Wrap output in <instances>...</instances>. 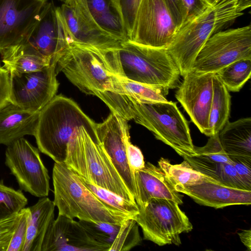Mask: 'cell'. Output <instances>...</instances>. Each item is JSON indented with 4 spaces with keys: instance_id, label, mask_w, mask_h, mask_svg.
Here are the masks:
<instances>
[{
    "instance_id": "9c48e42d",
    "label": "cell",
    "mask_w": 251,
    "mask_h": 251,
    "mask_svg": "<svg viewBox=\"0 0 251 251\" xmlns=\"http://www.w3.org/2000/svg\"><path fill=\"white\" fill-rule=\"evenodd\" d=\"M138 208L134 219L141 227L144 239L159 246H178L179 235L193 229L189 218L173 200L152 198Z\"/></svg>"
},
{
    "instance_id": "ac0fdd59",
    "label": "cell",
    "mask_w": 251,
    "mask_h": 251,
    "mask_svg": "<svg viewBox=\"0 0 251 251\" xmlns=\"http://www.w3.org/2000/svg\"><path fill=\"white\" fill-rule=\"evenodd\" d=\"M95 241L79 221L59 215L50 225L41 251H109Z\"/></svg>"
},
{
    "instance_id": "6da1fadb",
    "label": "cell",
    "mask_w": 251,
    "mask_h": 251,
    "mask_svg": "<svg viewBox=\"0 0 251 251\" xmlns=\"http://www.w3.org/2000/svg\"><path fill=\"white\" fill-rule=\"evenodd\" d=\"M96 96L107 105L111 112L127 121L134 120L182 157L193 151L194 146L188 122L176 102L142 103L111 91L100 92Z\"/></svg>"
},
{
    "instance_id": "ee69618b",
    "label": "cell",
    "mask_w": 251,
    "mask_h": 251,
    "mask_svg": "<svg viewBox=\"0 0 251 251\" xmlns=\"http://www.w3.org/2000/svg\"><path fill=\"white\" fill-rule=\"evenodd\" d=\"M241 241L247 248L249 251L251 249V229L243 230L241 232L238 233Z\"/></svg>"
},
{
    "instance_id": "e0dca14e",
    "label": "cell",
    "mask_w": 251,
    "mask_h": 251,
    "mask_svg": "<svg viewBox=\"0 0 251 251\" xmlns=\"http://www.w3.org/2000/svg\"><path fill=\"white\" fill-rule=\"evenodd\" d=\"M96 133L99 143L135 199L134 174L128 165L126 154V143L130 139L127 121L111 112L103 122L96 124Z\"/></svg>"
},
{
    "instance_id": "d590c367",
    "label": "cell",
    "mask_w": 251,
    "mask_h": 251,
    "mask_svg": "<svg viewBox=\"0 0 251 251\" xmlns=\"http://www.w3.org/2000/svg\"><path fill=\"white\" fill-rule=\"evenodd\" d=\"M29 212L28 207H24L19 212V221L7 251H23L26 238Z\"/></svg>"
},
{
    "instance_id": "8992f818",
    "label": "cell",
    "mask_w": 251,
    "mask_h": 251,
    "mask_svg": "<svg viewBox=\"0 0 251 251\" xmlns=\"http://www.w3.org/2000/svg\"><path fill=\"white\" fill-rule=\"evenodd\" d=\"M244 14L234 3L212 5L184 24L167 50L181 76L192 70L195 59L206 41Z\"/></svg>"
},
{
    "instance_id": "b9f144b4",
    "label": "cell",
    "mask_w": 251,
    "mask_h": 251,
    "mask_svg": "<svg viewBox=\"0 0 251 251\" xmlns=\"http://www.w3.org/2000/svg\"><path fill=\"white\" fill-rule=\"evenodd\" d=\"M210 3L213 6L234 3L239 10L243 12L251 7V0H211Z\"/></svg>"
},
{
    "instance_id": "4fadbf2b",
    "label": "cell",
    "mask_w": 251,
    "mask_h": 251,
    "mask_svg": "<svg viewBox=\"0 0 251 251\" xmlns=\"http://www.w3.org/2000/svg\"><path fill=\"white\" fill-rule=\"evenodd\" d=\"M48 0H0V53L24 41Z\"/></svg>"
},
{
    "instance_id": "d6986e66",
    "label": "cell",
    "mask_w": 251,
    "mask_h": 251,
    "mask_svg": "<svg viewBox=\"0 0 251 251\" xmlns=\"http://www.w3.org/2000/svg\"><path fill=\"white\" fill-rule=\"evenodd\" d=\"M60 9L69 33L70 42L104 50L118 48L125 42L103 30L92 17L84 16L78 10L65 3Z\"/></svg>"
},
{
    "instance_id": "9a60e30c",
    "label": "cell",
    "mask_w": 251,
    "mask_h": 251,
    "mask_svg": "<svg viewBox=\"0 0 251 251\" xmlns=\"http://www.w3.org/2000/svg\"><path fill=\"white\" fill-rule=\"evenodd\" d=\"M214 74L192 70L183 76L176 93V99L191 121L202 133L207 136Z\"/></svg>"
},
{
    "instance_id": "1f68e13d",
    "label": "cell",
    "mask_w": 251,
    "mask_h": 251,
    "mask_svg": "<svg viewBox=\"0 0 251 251\" xmlns=\"http://www.w3.org/2000/svg\"><path fill=\"white\" fill-rule=\"evenodd\" d=\"M28 202L22 192L0 181V221L18 213Z\"/></svg>"
},
{
    "instance_id": "44dd1931",
    "label": "cell",
    "mask_w": 251,
    "mask_h": 251,
    "mask_svg": "<svg viewBox=\"0 0 251 251\" xmlns=\"http://www.w3.org/2000/svg\"><path fill=\"white\" fill-rule=\"evenodd\" d=\"M134 174L136 188L135 201L138 206L144 205L152 198L173 200L178 204L183 203L182 195L159 167L148 162Z\"/></svg>"
},
{
    "instance_id": "74e56055",
    "label": "cell",
    "mask_w": 251,
    "mask_h": 251,
    "mask_svg": "<svg viewBox=\"0 0 251 251\" xmlns=\"http://www.w3.org/2000/svg\"><path fill=\"white\" fill-rule=\"evenodd\" d=\"M19 218V212L0 221V251H7Z\"/></svg>"
},
{
    "instance_id": "f6af8a7d",
    "label": "cell",
    "mask_w": 251,
    "mask_h": 251,
    "mask_svg": "<svg viewBox=\"0 0 251 251\" xmlns=\"http://www.w3.org/2000/svg\"><path fill=\"white\" fill-rule=\"evenodd\" d=\"M208 0V1L209 2V3H210V0Z\"/></svg>"
},
{
    "instance_id": "60d3db41",
    "label": "cell",
    "mask_w": 251,
    "mask_h": 251,
    "mask_svg": "<svg viewBox=\"0 0 251 251\" xmlns=\"http://www.w3.org/2000/svg\"><path fill=\"white\" fill-rule=\"evenodd\" d=\"M10 73L0 66V109L10 102Z\"/></svg>"
},
{
    "instance_id": "7402d4cb",
    "label": "cell",
    "mask_w": 251,
    "mask_h": 251,
    "mask_svg": "<svg viewBox=\"0 0 251 251\" xmlns=\"http://www.w3.org/2000/svg\"><path fill=\"white\" fill-rule=\"evenodd\" d=\"M40 112L25 111L9 102L0 109V145L9 146L25 135H34Z\"/></svg>"
},
{
    "instance_id": "603a6c76",
    "label": "cell",
    "mask_w": 251,
    "mask_h": 251,
    "mask_svg": "<svg viewBox=\"0 0 251 251\" xmlns=\"http://www.w3.org/2000/svg\"><path fill=\"white\" fill-rule=\"evenodd\" d=\"M55 205L47 197L29 207L26 234L23 251H41L47 230L54 219Z\"/></svg>"
},
{
    "instance_id": "5b68a950",
    "label": "cell",
    "mask_w": 251,
    "mask_h": 251,
    "mask_svg": "<svg viewBox=\"0 0 251 251\" xmlns=\"http://www.w3.org/2000/svg\"><path fill=\"white\" fill-rule=\"evenodd\" d=\"M52 176L53 201L58 208L59 215L80 221L120 225L129 219H133L105 205L64 162H54Z\"/></svg>"
},
{
    "instance_id": "2e32d148",
    "label": "cell",
    "mask_w": 251,
    "mask_h": 251,
    "mask_svg": "<svg viewBox=\"0 0 251 251\" xmlns=\"http://www.w3.org/2000/svg\"><path fill=\"white\" fill-rule=\"evenodd\" d=\"M182 157L195 170L223 185L249 190L237 175L228 154L223 150L218 133L210 136L205 146H194L191 153Z\"/></svg>"
},
{
    "instance_id": "4dcf8cb0",
    "label": "cell",
    "mask_w": 251,
    "mask_h": 251,
    "mask_svg": "<svg viewBox=\"0 0 251 251\" xmlns=\"http://www.w3.org/2000/svg\"><path fill=\"white\" fill-rule=\"evenodd\" d=\"M78 177L82 183L106 206L128 214L133 219L139 213L138 206L136 201L126 200L105 189L95 185L80 177Z\"/></svg>"
},
{
    "instance_id": "3957f363",
    "label": "cell",
    "mask_w": 251,
    "mask_h": 251,
    "mask_svg": "<svg viewBox=\"0 0 251 251\" xmlns=\"http://www.w3.org/2000/svg\"><path fill=\"white\" fill-rule=\"evenodd\" d=\"M96 124L72 99L54 97L40 112L34 136L39 150L54 162H64L67 146L76 130L83 126L93 139L99 141Z\"/></svg>"
},
{
    "instance_id": "f546056e",
    "label": "cell",
    "mask_w": 251,
    "mask_h": 251,
    "mask_svg": "<svg viewBox=\"0 0 251 251\" xmlns=\"http://www.w3.org/2000/svg\"><path fill=\"white\" fill-rule=\"evenodd\" d=\"M228 91L238 92L251 77V58L236 61L216 73Z\"/></svg>"
},
{
    "instance_id": "5bb4252c",
    "label": "cell",
    "mask_w": 251,
    "mask_h": 251,
    "mask_svg": "<svg viewBox=\"0 0 251 251\" xmlns=\"http://www.w3.org/2000/svg\"><path fill=\"white\" fill-rule=\"evenodd\" d=\"M24 41L45 58L57 62L71 42L60 7L48 1L39 21Z\"/></svg>"
},
{
    "instance_id": "d4e9b609",
    "label": "cell",
    "mask_w": 251,
    "mask_h": 251,
    "mask_svg": "<svg viewBox=\"0 0 251 251\" xmlns=\"http://www.w3.org/2000/svg\"><path fill=\"white\" fill-rule=\"evenodd\" d=\"M89 11L103 30L124 41H128L120 11L115 0H86Z\"/></svg>"
},
{
    "instance_id": "52a82bcc",
    "label": "cell",
    "mask_w": 251,
    "mask_h": 251,
    "mask_svg": "<svg viewBox=\"0 0 251 251\" xmlns=\"http://www.w3.org/2000/svg\"><path fill=\"white\" fill-rule=\"evenodd\" d=\"M182 25L174 0H141L128 41L167 49Z\"/></svg>"
},
{
    "instance_id": "e575fe53",
    "label": "cell",
    "mask_w": 251,
    "mask_h": 251,
    "mask_svg": "<svg viewBox=\"0 0 251 251\" xmlns=\"http://www.w3.org/2000/svg\"><path fill=\"white\" fill-rule=\"evenodd\" d=\"M174 1L182 18V25L196 18L207 8L212 6L207 0H174Z\"/></svg>"
},
{
    "instance_id": "ba28073f",
    "label": "cell",
    "mask_w": 251,
    "mask_h": 251,
    "mask_svg": "<svg viewBox=\"0 0 251 251\" xmlns=\"http://www.w3.org/2000/svg\"><path fill=\"white\" fill-rule=\"evenodd\" d=\"M56 71H62L86 94L96 96L111 89L112 74L96 49L70 42L59 58Z\"/></svg>"
},
{
    "instance_id": "484cf974",
    "label": "cell",
    "mask_w": 251,
    "mask_h": 251,
    "mask_svg": "<svg viewBox=\"0 0 251 251\" xmlns=\"http://www.w3.org/2000/svg\"><path fill=\"white\" fill-rule=\"evenodd\" d=\"M1 55L3 67L9 72L25 73L37 71L52 63L25 41L10 47Z\"/></svg>"
},
{
    "instance_id": "836d02e7",
    "label": "cell",
    "mask_w": 251,
    "mask_h": 251,
    "mask_svg": "<svg viewBox=\"0 0 251 251\" xmlns=\"http://www.w3.org/2000/svg\"><path fill=\"white\" fill-rule=\"evenodd\" d=\"M79 222L90 235L97 242L110 247L114 241L121 225L107 222Z\"/></svg>"
},
{
    "instance_id": "83f0119b",
    "label": "cell",
    "mask_w": 251,
    "mask_h": 251,
    "mask_svg": "<svg viewBox=\"0 0 251 251\" xmlns=\"http://www.w3.org/2000/svg\"><path fill=\"white\" fill-rule=\"evenodd\" d=\"M111 85L110 91L126 95L139 102L152 103L168 101L161 91L155 87L129 80L113 74Z\"/></svg>"
},
{
    "instance_id": "cb8c5ba5",
    "label": "cell",
    "mask_w": 251,
    "mask_h": 251,
    "mask_svg": "<svg viewBox=\"0 0 251 251\" xmlns=\"http://www.w3.org/2000/svg\"><path fill=\"white\" fill-rule=\"evenodd\" d=\"M218 137L228 155L251 157V118L229 121L218 132Z\"/></svg>"
},
{
    "instance_id": "8fae6325",
    "label": "cell",
    "mask_w": 251,
    "mask_h": 251,
    "mask_svg": "<svg viewBox=\"0 0 251 251\" xmlns=\"http://www.w3.org/2000/svg\"><path fill=\"white\" fill-rule=\"evenodd\" d=\"M5 155V164L21 190L39 198L49 195L50 178L38 148L23 137L8 146Z\"/></svg>"
},
{
    "instance_id": "7c38bea8",
    "label": "cell",
    "mask_w": 251,
    "mask_h": 251,
    "mask_svg": "<svg viewBox=\"0 0 251 251\" xmlns=\"http://www.w3.org/2000/svg\"><path fill=\"white\" fill-rule=\"evenodd\" d=\"M57 63L37 71L10 72V102L25 111L40 112L57 91Z\"/></svg>"
},
{
    "instance_id": "7bdbcfd3",
    "label": "cell",
    "mask_w": 251,
    "mask_h": 251,
    "mask_svg": "<svg viewBox=\"0 0 251 251\" xmlns=\"http://www.w3.org/2000/svg\"><path fill=\"white\" fill-rule=\"evenodd\" d=\"M64 3L73 8L78 10L85 16H91L88 9L86 0H65Z\"/></svg>"
},
{
    "instance_id": "7a4b0ae2",
    "label": "cell",
    "mask_w": 251,
    "mask_h": 251,
    "mask_svg": "<svg viewBox=\"0 0 251 251\" xmlns=\"http://www.w3.org/2000/svg\"><path fill=\"white\" fill-rule=\"evenodd\" d=\"M97 50L113 75L155 87L165 96L178 85L180 73L166 49L128 41L116 49Z\"/></svg>"
},
{
    "instance_id": "8d00e7d4",
    "label": "cell",
    "mask_w": 251,
    "mask_h": 251,
    "mask_svg": "<svg viewBox=\"0 0 251 251\" xmlns=\"http://www.w3.org/2000/svg\"><path fill=\"white\" fill-rule=\"evenodd\" d=\"M121 14L128 36L132 33L136 13L141 0H115Z\"/></svg>"
},
{
    "instance_id": "277c9868",
    "label": "cell",
    "mask_w": 251,
    "mask_h": 251,
    "mask_svg": "<svg viewBox=\"0 0 251 251\" xmlns=\"http://www.w3.org/2000/svg\"><path fill=\"white\" fill-rule=\"evenodd\" d=\"M64 163L77 176L126 200L136 201L102 146L83 126L70 138Z\"/></svg>"
},
{
    "instance_id": "bcb514c9",
    "label": "cell",
    "mask_w": 251,
    "mask_h": 251,
    "mask_svg": "<svg viewBox=\"0 0 251 251\" xmlns=\"http://www.w3.org/2000/svg\"><path fill=\"white\" fill-rule=\"evenodd\" d=\"M60 0L63 1H65V0Z\"/></svg>"
},
{
    "instance_id": "30bf717a",
    "label": "cell",
    "mask_w": 251,
    "mask_h": 251,
    "mask_svg": "<svg viewBox=\"0 0 251 251\" xmlns=\"http://www.w3.org/2000/svg\"><path fill=\"white\" fill-rule=\"evenodd\" d=\"M251 58V25L218 31L205 42L192 70L216 73L236 61Z\"/></svg>"
},
{
    "instance_id": "f35d334b",
    "label": "cell",
    "mask_w": 251,
    "mask_h": 251,
    "mask_svg": "<svg viewBox=\"0 0 251 251\" xmlns=\"http://www.w3.org/2000/svg\"><path fill=\"white\" fill-rule=\"evenodd\" d=\"M240 179L251 191V157L228 155Z\"/></svg>"
},
{
    "instance_id": "ab89813d",
    "label": "cell",
    "mask_w": 251,
    "mask_h": 251,
    "mask_svg": "<svg viewBox=\"0 0 251 251\" xmlns=\"http://www.w3.org/2000/svg\"><path fill=\"white\" fill-rule=\"evenodd\" d=\"M126 154L128 165L134 173L144 167L145 163L141 150L132 145L130 139L126 143Z\"/></svg>"
},
{
    "instance_id": "d6a6232c",
    "label": "cell",
    "mask_w": 251,
    "mask_h": 251,
    "mask_svg": "<svg viewBox=\"0 0 251 251\" xmlns=\"http://www.w3.org/2000/svg\"><path fill=\"white\" fill-rule=\"evenodd\" d=\"M141 241L137 223L134 219H129L121 225L109 251H127L138 245Z\"/></svg>"
},
{
    "instance_id": "f1b7e54d",
    "label": "cell",
    "mask_w": 251,
    "mask_h": 251,
    "mask_svg": "<svg viewBox=\"0 0 251 251\" xmlns=\"http://www.w3.org/2000/svg\"><path fill=\"white\" fill-rule=\"evenodd\" d=\"M158 166L175 186H193L205 181L220 182L195 170L184 160L180 164H172L168 159L161 158L158 161Z\"/></svg>"
},
{
    "instance_id": "ffe728a7",
    "label": "cell",
    "mask_w": 251,
    "mask_h": 251,
    "mask_svg": "<svg viewBox=\"0 0 251 251\" xmlns=\"http://www.w3.org/2000/svg\"><path fill=\"white\" fill-rule=\"evenodd\" d=\"M175 187L197 203L215 208L251 204V191L229 187L218 182L205 181L193 186L176 185Z\"/></svg>"
},
{
    "instance_id": "4316f807",
    "label": "cell",
    "mask_w": 251,
    "mask_h": 251,
    "mask_svg": "<svg viewBox=\"0 0 251 251\" xmlns=\"http://www.w3.org/2000/svg\"><path fill=\"white\" fill-rule=\"evenodd\" d=\"M213 84V97L208 119V137L218 133L228 121L231 106V96L228 91L216 73Z\"/></svg>"
}]
</instances>
